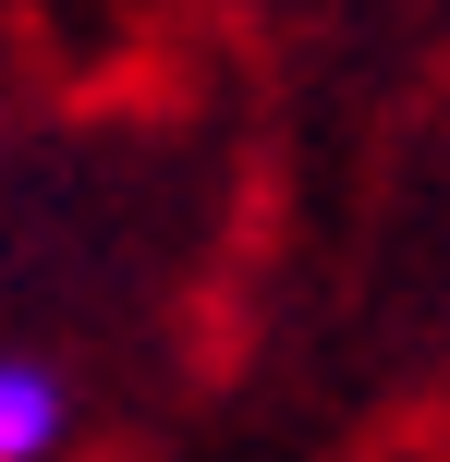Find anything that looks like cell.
<instances>
[{
  "label": "cell",
  "instance_id": "cell-1",
  "mask_svg": "<svg viewBox=\"0 0 450 462\" xmlns=\"http://www.w3.org/2000/svg\"><path fill=\"white\" fill-rule=\"evenodd\" d=\"M61 426H73L61 377L24 365V353H0V462H49V450H61Z\"/></svg>",
  "mask_w": 450,
  "mask_h": 462
}]
</instances>
